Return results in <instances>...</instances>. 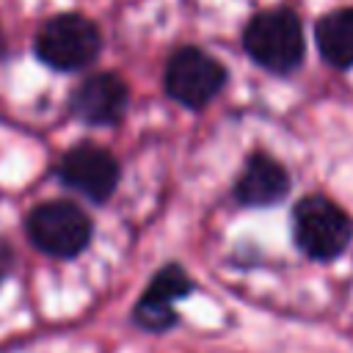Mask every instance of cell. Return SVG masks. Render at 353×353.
Masks as SVG:
<instances>
[{"instance_id":"cell-11","label":"cell","mask_w":353,"mask_h":353,"mask_svg":"<svg viewBox=\"0 0 353 353\" xmlns=\"http://www.w3.org/2000/svg\"><path fill=\"white\" fill-rule=\"evenodd\" d=\"M8 270H11V248H8V243L0 237V281L6 279Z\"/></svg>"},{"instance_id":"cell-5","label":"cell","mask_w":353,"mask_h":353,"mask_svg":"<svg viewBox=\"0 0 353 353\" xmlns=\"http://www.w3.org/2000/svg\"><path fill=\"white\" fill-rule=\"evenodd\" d=\"M226 83L223 66L196 47H182L165 66L163 85L171 99L185 108H204Z\"/></svg>"},{"instance_id":"cell-6","label":"cell","mask_w":353,"mask_h":353,"mask_svg":"<svg viewBox=\"0 0 353 353\" xmlns=\"http://www.w3.org/2000/svg\"><path fill=\"white\" fill-rule=\"evenodd\" d=\"M58 176L63 185L83 193L85 199L105 201L119 185V163L113 160L110 152L94 143H80L63 154L58 165Z\"/></svg>"},{"instance_id":"cell-9","label":"cell","mask_w":353,"mask_h":353,"mask_svg":"<svg viewBox=\"0 0 353 353\" xmlns=\"http://www.w3.org/2000/svg\"><path fill=\"white\" fill-rule=\"evenodd\" d=\"M287 190H290V176H287L284 165L268 154H251L237 185H234L237 201L248 204V207L276 204L287 196Z\"/></svg>"},{"instance_id":"cell-2","label":"cell","mask_w":353,"mask_h":353,"mask_svg":"<svg viewBox=\"0 0 353 353\" xmlns=\"http://www.w3.org/2000/svg\"><path fill=\"white\" fill-rule=\"evenodd\" d=\"M102 47V36L88 17L58 14L47 19L36 33V55L61 72H74L88 66Z\"/></svg>"},{"instance_id":"cell-10","label":"cell","mask_w":353,"mask_h":353,"mask_svg":"<svg viewBox=\"0 0 353 353\" xmlns=\"http://www.w3.org/2000/svg\"><path fill=\"white\" fill-rule=\"evenodd\" d=\"M314 36H317L320 55L328 63L339 69L353 66V8H336L325 14L317 22Z\"/></svg>"},{"instance_id":"cell-1","label":"cell","mask_w":353,"mask_h":353,"mask_svg":"<svg viewBox=\"0 0 353 353\" xmlns=\"http://www.w3.org/2000/svg\"><path fill=\"white\" fill-rule=\"evenodd\" d=\"M248 55L268 72L287 74L303 61V30L292 11L268 8L256 14L243 36Z\"/></svg>"},{"instance_id":"cell-8","label":"cell","mask_w":353,"mask_h":353,"mask_svg":"<svg viewBox=\"0 0 353 353\" xmlns=\"http://www.w3.org/2000/svg\"><path fill=\"white\" fill-rule=\"evenodd\" d=\"M127 110V85L116 74H94L72 94V113L85 124H116Z\"/></svg>"},{"instance_id":"cell-7","label":"cell","mask_w":353,"mask_h":353,"mask_svg":"<svg viewBox=\"0 0 353 353\" xmlns=\"http://www.w3.org/2000/svg\"><path fill=\"white\" fill-rule=\"evenodd\" d=\"M193 290L190 276L179 268V265H165L154 273V279L149 281V287L143 290V295L135 303L132 320L146 328V331H165L176 323V312L174 303L179 298H185Z\"/></svg>"},{"instance_id":"cell-3","label":"cell","mask_w":353,"mask_h":353,"mask_svg":"<svg viewBox=\"0 0 353 353\" xmlns=\"http://www.w3.org/2000/svg\"><path fill=\"white\" fill-rule=\"evenodd\" d=\"M292 232L301 251L312 259L339 256L353 234L350 218L325 196H306L292 212Z\"/></svg>"},{"instance_id":"cell-4","label":"cell","mask_w":353,"mask_h":353,"mask_svg":"<svg viewBox=\"0 0 353 353\" xmlns=\"http://www.w3.org/2000/svg\"><path fill=\"white\" fill-rule=\"evenodd\" d=\"M28 237L50 256H77L91 240V221L72 201H44L28 215Z\"/></svg>"}]
</instances>
